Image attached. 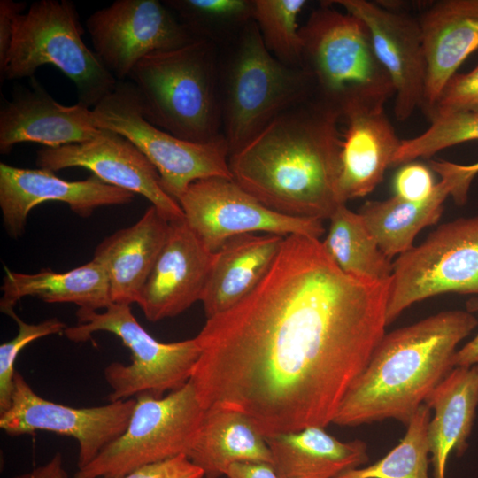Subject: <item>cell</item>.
Segmentation results:
<instances>
[{
  "instance_id": "15",
  "label": "cell",
  "mask_w": 478,
  "mask_h": 478,
  "mask_svg": "<svg viewBox=\"0 0 478 478\" xmlns=\"http://www.w3.org/2000/svg\"><path fill=\"white\" fill-rule=\"evenodd\" d=\"M36 165L51 172L86 168L107 184L144 197L168 221L184 218L179 203L162 188L153 165L130 141L112 131L102 129L83 143L42 148Z\"/></svg>"
},
{
  "instance_id": "25",
  "label": "cell",
  "mask_w": 478,
  "mask_h": 478,
  "mask_svg": "<svg viewBox=\"0 0 478 478\" xmlns=\"http://www.w3.org/2000/svg\"><path fill=\"white\" fill-rule=\"evenodd\" d=\"M433 412L428 424L433 478H446L450 455L468 447L478 408V367L455 366L428 397Z\"/></svg>"
},
{
  "instance_id": "42",
  "label": "cell",
  "mask_w": 478,
  "mask_h": 478,
  "mask_svg": "<svg viewBox=\"0 0 478 478\" xmlns=\"http://www.w3.org/2000/svg\"><path fill=\"white\" fill-rule=\"evenodd\" d=\"M201 478H207V477L204 476V477H201Z\"/></svg>"
},
{
  "instance_id": "20",
  "label": "cell",
  "mask_w": 478,
  "mask_h": 478,
  "mask_svg": "<svg viewBox=\"0 0 478 478\" xmlns=\"http://www.w3.org/2000/svg\"><path fill=\"white\" fill-rule=\"evenodd\" d=\"M31 86L32 89L17 93L0 111L2 154L19 143L57 148L89 141L101 133L92 109L80 103L71 106L58 103L35 80Z\"/></svg>"
},
{
  "instance_id": "14",
  "label": "cell",
  "mask_w": 478,
  "mask_h": 478,
  "mask_svg": "<svg viewBox=\"0 0 478 478\" xmlns=\"http://www.w3.org/2000/svg\"><path fill=\"white\" fill-rule=\"evenodd\" d=\"M95 54L116 78L129 77L144 57L182 47L197 38L157 0H116L86 20Z\"/></svg>"
},
{
  "instance_id": "8",
  "label": "cell",
  "mask_w": 478,
  "mask_h": 478,
  "mask_svg": "<svg viewBox=\"0 0 478 478\" xmlns=\"http://www.w3.org/2000/svg\"><path fill=\"white\" fill-rule=\"evenodd\" d=\"M125 431L73 478H120L141 467L188 456L204 418L189 380L166 396L138 395Z\"/></svg>"
},
{
  "instance_id": "30",
  "label": "cell",
  "mask_w": 478,
  "mask_h": 478,
  "mask_svg": "<svg viewBox=\"0 0 478 478\" xmlns=\"http://www.w3.org/2000/svg\"><path fill=\"white\" fill-rule=\"evenodd\" d=\"M430 418L431 411L428 405H420L407 423L405 436L383 458L335 478H430Z\"/></svg>"
},
{
  "instance_id": "3",
  "label": "cell",
  "mask_w": 478,
  "mask_h": 478,
  "mask_svg": "<svg viewBox=\"0 0 478 478\" xmlns=\"http://www.w3.org/2000/svg\"><path fill=\"white\" fill-rule=\"evenodd\" d=\"M477 325L472 312L448 310L385 333L333 423L356 427L396 420L406 426L452 370L459 345Z\"/></svg>"
},
{
  "instance_id": "11",
  "label": "cell",
  "mask_w": 478,
  "mask_h": 478,
  "mask_svg": "<svg viewBox=\"0 0 478 478\" xmlns=\"http://www.w3.org/2000/svg\"><path fill=\"white\" fill-rule=\"evenodd\" d=\"M312 86L301 68L279 61L251 24L230 73L225 112L229 154L259 133L284 110L309 98Z\"/></svg>"
},
{
  "instance_id": "32",
  "label": "cell",
  "mask_w": 478,
  "mask_h": 478,
  "mask_svg": "<svg viewBox=\"0 0 478 478\" xmlns=\"http://www.w3.org/2000/svg\"><path fill=\"white\" fill-rule=\"evenodd\" d=\"M420 135L401 139L392 166L429 158L449 147L478 140V112H457L438 117Z\"/></svg>"
},
{
  "instance_id": "28",
  "label": "cell",
  "mask_w": 478,
  "mask_h": 478,
  "mask_svg": "<svg viewBox=\"0 0 478 478\" xmlns=\"http://www.w3.org/2000/svg\"><path fill=\"white\" fill-rule=\"evenodd\" d=\"M5 272L0 300L4 313L26 297H35L50 304L72 303L92 311L104 310L112 304L106 272L93 258L62 273L44 269L35 274H22L6 267Z\"/></svg>"
},
{
  "instance_id": "2",
  "label": "cell",
  "mask_w": 478,
  "mask_h": 478,
  "mask_svg": "<svg viewBox=\"0 0 478 478\" xmlns=\"http://www.w3.org/2000/svg\"><path fill=\"white\" fill-rule=\"evenodd\" d=\"M340 118L315 97L284 110L229 154L233 180L278 213L329 220L345 204L338 195Z\"/></svg>"
},
{
  "instance_id": "6",
  "label": "cell",
  "mask_w": 478,
  "mask_h": 478,
  "mask_svg": "<svg viewBox=\"0 0 478 478\" xmlns=\"http://www.w3.org/2000/svg\"><path fill=\"white\" fill-rule=\"evenodd\" d=\"M84 29L73 3L40 0L14 20L13 35L1 76L32 77L45 64L58 67L75 84L79 103L96 106L118 81L82 39Z\"/></svg>"
},
{
  "instance_id": "18",
  "label": "cell",
  "mask_w": 478,
  "mask_h": 478,
  "mask_svg": "<svg viewBox=\"0 0 478 478\" xmlns=\"http://www.w3.org/2000/svg\"><path fill=\"white\" fill-rule=\"evenodd\" d=\"M213 258L184 218L169 221L165 243L137 302L146 319L173 318L201 301Z\"/></svg>"
},
{
  "instance_id": "36",
  "label": "cell",
  "mask_w": 478,
  "mask_h": 478,
  "mask_svg": "<svg viewBox=\"0 0 478 478\" xmlns=\"http://www.w3.org/2000/svg\"><path fill=\"white\" fill-rule=\"evenodd\" d=\"M436 184L429 167L408 162L402 165L395 176V196L408 201L422 200L431 194Z\"/></svg>"
},
{
  "instance_id": "21",
  "label": "cell",
  "mask_w": 478,
  "mask_h": 478,
  "mask_svg": "<svg viewBox=\"0 0 478 478\" xmlns=\"http://www.w3.org/2000/svg\"><path fill=\"white\" fill-rule=\"evenodd\" d=\"M427 62V114L449 80L478 49V0H441L418 19Z\"/></svg>"
},
{
  "instance_id": "1",
  "label": "cell",
  "mask_w": 478,
  "mask_h": 478,
  "mask_svg": "<svg viewBox=\"0 0 478 478\" xmlns=\"http://www.w3.org/2000/svg\"><path fill=\"white\" fill-rule=\"evenodd\" d=\"M389 280L348 275L319 238L285 236L257 288L197 335L203 407L242 412L266 437L333 423L386 333Z\"/></svg>"
},
{
  "instance_id": "4",
  "label": "cell",
  "mask_w": 478,
  "mask_h": 478,
  "mask_svg": "<svg viewBox=\"0 0 478 478\" xmlns=\"http://www.w3.org/2000/svg\"><path fill=\"white\" fill-rule=\"evenodd\" d=\"M300 35V67L310 78L315 98L341 117L384 107L394 96L392 81L360 19L324 4L311 13Z\"/></svg>"
},
{
  "instance_id": "41",
  "label": "cell",
  "mask_w": 478,
  "mask_h": 478,
  "mask_svg": "<svg viewBox=\"0 0 478 478\" xmlns=\"http://www.w3.org/2000/svg\"><path fill=\"white\" fill-rule=\"evenodd\" d=\"M12 478H68L63 456L60 452H57L45 464L37 466L28 472L17 474Z\"/></svg>"
},
{
  "instance_id": "35",
  "label": "cell",
  "mask_w": 478,
  "mask_h": 478,
  "mask_svg": "<svg viewBox=\"0 0 478 478\" xmlns=\"http://www.w3.org/2000/svg\"><path fill=\"white\" fill-rule=\"evenodd\" d=\"M457 112H478V65L468 73L453 75L426 115L431 121Z\"/></svg>"
},
{
  "instance_id": "39",
  "label": "cell",
  "mask_w": 478,
  "mask_h": 478,
  "mask_svg": "<svg viewBox=\"0 0 478 478\" xmlns=\"http://www.w3.org/2000/svg\"><path fill=\"white\" fill-rule=\"evenodd\" d=\"M466 311L469 312H478V297H473L467 300ZM453 366L478 367V333L466 343L459 347L453 357Z\"/></svg>"
},
{
  "instance_id": "33",
  "label": "cell",
  "mask_w": 478,
  "mask_h": 478,
  "mask_svg": "<svg viewBox=\"0 0 478 478\" xmlns=\"http://www.w3.org/2000/svg\"><path fill=\"white\" fill-rule=\"evenodd\" d=\"M18 325V333L12 340L0 345V414L4 412L11 402L13 388V376L16 372L14 363L20 351L33 341L64 333L67 326L57 318L45 320L39 323H27L22 320L14 309L4 312Z\"/></svg>"
},
{
  "instance_id": "22",
  "label": "cell",
  "mask_w": 478,
  "mask_h": 478,
  "mask_svg": "<svg viewBox=\"0 0 478 478\" xmlns=\"http://www.w3.org/2000/svg\"><path fill=\"white\" fill-rule=\"evenodd\" d=\"M169 221L150 205L134 225L104 238L93 259L104 268L112 302L137 304L165 243Z\"/></svg>"
},
{
  "instance_id": "10",
  "label": "cell",
  "mask_w": 478,
  "mask_h": 478,
  "mask_svg": "<svg viewBox=\"0 0 478 478\" xmlns=\"http://www.w3.org/2000/svg\"><path fill=\"white\" fill-rule=\"evenodd\" d=\"M445 293L478 297V215L440 225L393 262L387 326L415 303Z\"/></svg>"
},
{
  "instance_id": "24",
  "label": "cell",
  "mask_w": 478,
  "mask_h": 478,
  "mask_svg": "<svg viewBox=\"0 0 478 478\" xmlns=\"http://www.w3.org/2000/svg\"><path fill=\"white\" fill-rule=\"evenodd\" d=\"M284 237L240 235L214 252L201 297L206 319L232 308L257 288L272 267Z\"/></svg>"
},
{
  "instance_id": "37",
  "label": "cell",
  "mask_w": 478,
  "mask_h": 478,
  "mask_svg": "<svg viewBox=\"0 0 478 478\" xmlns=\"http://www.w3.org/2000/svg\"><path fill=\"white\" fill-rule=\"evenodd\" d=\"M204 472L186 455L141 467L120 478H201Z\"/></svg>"
},
{
  "instance_id": "12",
  "label": "cell",
  "mask_w": 478,
  "mask_h": 478,
  "mask_svg": "<svg viewBox=\"0 0 478 478\" xmlns=\"http://www.w3.org/2000/svg\"><path fill=\"white\" fill-rule=\"evenodd\" d=\"M178 203L186 223L211 252H216L228 239L244 234L305 235L320 239L325 232L323 220L278 213L233 179L196 181Z\"/></svg>"
},
{
  "instance_id": "7",
  "label": "cell",
  "mask_w": 478,
  "mask_h": 478,
  "mask_svg": "<svg viewBox=\"0 0 478 478\" xmlns=\"http://www.w3.org/2000/svg\"><path fill=\"white\" fill-rule=\"evenodd\" d=\"M77 324L67 327L64 334L71 341L90 340L96 332L118 336L131 351L129 365L112 362L104 370L112 391L109 402L135 398L148 393L163 397L187 383L201 355L195 336L174 343H162L151 336L135 318L130 305H110L103 312L79 308Z\"/></svg>"
},
{
  "instance_id": "31",
  "label": "cell",
  "mask_w": 478,
  "mask_h": 478,
  "mask_svg": "<svg viewBox=\"0 0 478 478\" xmlns=\"http://www.w3.org/2000/svg\"><path fill=\"white\" fill-rule=\"evenodd\" d=\"M305 0H255L251 17L266 49L281 63L301 66L302 39L298 15Z\"/></svg>"
},
{
  "instance_id": "13",
  "label": "cell",
  "mask_w": 478,
  "mask_h": 478,
  "mask_svg": "<svg viewBox=\"0 0 478 478\" xmlns=\"http://www.w3.org/2000/svg\"><path fill=\"white\" fill-rule=\"evenodd\" d=\"M135 398L75 408L42 397L16 371L8 409L0 414V428L9 436L47 431L73 437L78 443L77 466L89 464L126 429Z\"/></svg>"
},
{
  "instance_id": "16",
  "label": "cell",
  "mask_w": 478,
  "mask_h": 478,
  "mask_svg": "<svg viewBox=\"0 0 478 478\" xmlns=\"http://www.w3.org/2000/svg\"><path fill=\"white\" fill-rule=\"evenodd\" d=\"M368 27L376 56L395 90L394 114L405 121L422 106L427 62L419 19L366 0H335Z\"/></svg>"
},
{
  "instance_id": "23",
  "label": "cell",
  "mask_w": 478,
  "mask_h": 478,
  "mask_svg": "<svg viewBox=\"0 0 478 478\" xmlns=\"http://www.w3.org/2000/svg\"><path fill=\"white\" fill-rule=\"evenodd\" d=\"M344 118L347 129L342 138L338 195L346 204L378 186L392 166L401 139L384 107L357 111Z\"/></svg>"
},
{
  "instance_id": "29",
  "label": "cell",
  "mask_w": 478,
  "mask_h": 478,
  "mask_svg": "<svg viewBox=\"0 0 478 478\" xmlns=\"http://www.w3.org/2000/svg\"><path fill=\"white\" fill-rule=\"evenodd\" d=\"M322 245L344 274L370 281L390 279L393 262L381 250L358 212L340 205L329 219Z\"/></svg>"
},
{
  "instance_id": "19",
  "label": "cell",
  "mask_w": 478,
  "mask_h": 478,
  "mask_svg": "<svg viewBox=\"0 0 478 478\" xmlns=\"http://www.w3.org/2000/svg\"><path fill=\"white\" fill-rule=\"evenodd\" d=\"M430 166L441 180L428 197L408 201L394 195L386 200L367 201L358 212L390 259L412 248L416 235L440 219L449 196L457 204H465L471 181L477 174L468 165L444 160H432Z\"/></svg>"
},
{
  "instance_id": "27",
  "label": "cell",
  "mask_w": 478,
  "mask_h": 478,
  "mask_svg": "<svg viewBox=\"0 0 478 478\" xmlns=\"http://www.w3.org/2000/svg\"><path fill=\"white\" fill-rule=\"evenodd\" d=\"M188 458L207 478L225 475L236 463H269L266 436L245 413L224 408L205 410L197 441Z\"/></svg>"
},
{
  "instance_id": "34",
  "label": "cell",
  "mask_w": 478,
  "mask_h": 478,
  "mask_svg": "<svg viewBox=\"0 0 478 478\" xmlns=\"http://www.w3.org/2000/svg\"><path fill=\"white\" fill-rule=\"evenodd\" d=\"M166 4L180 13L189 31L202 20L246 19L252 13V1L246 0H178Z\"/></svg>"
},
{
  "instance_id": "38",
  "label": "cell",
  "mask_w": 478,
  "mask_h": 478,
  "mask_svg": "<svg viewBox=\"0 0 478 478\" xmlns=\"http://www.w3.org/2000/svg\"><path fill=\"white\" fill-rule=\"evenodd\" d=\"M25 7L26 3L0 1V73L4 68L12 44L15 18L23 12Z\"/></svg>"
},
{
  "instance_id": "9",
  "label": "cell",
  "mask_w": 478,
  "mask_h": 478,
  "mask_svg": "<svg viewBox=\"0 0 478 478\" xmlns=\"http://www.w3.org/2000/svg\"><path fill=\"white\" fill-rule=\"evenodd\" d=\"M92 111L100 129L124 136L143 152L158 171L164 190L177 202L196 181L233 179L225 137L195 143L156 127L144 118L132 82L118 81L114 89Z\"/></svg>"
},
{
  "instance_id": "26",
  "label": "cell",
  "mask_w": 478,
  "mask_h": 478,
  "mask_svg": "<svg viewBox=\"0 0 478 478\" xmlns=\"http://www.w3.org/2000/svg\"><path fill=\"white\" fill-rule=\"evenodd\" d=\"M266 440L271 465L279 478H335L369 459L365 442L340 441L321 427H308Z\"/></svg>"
},
{
  "instance_id": "5",
  "label": "cell",
  "mask_w": 478,
  "mask_h": 478,
  "mask_svg": "<svg viewBox=\"0 0 478 478\" xmlns=\"http://www.w3.org/2000/svg\"><path fill=\"white\" fill-rule=\"evenodd\" d=\"M128 78L151 124L195 143L219 137L214 62L206 40L197 37L182 47L150 54Z\"/></svg>"
},
{
  "instance_id": "17",
  "label": "cell",
  "mask_w": 478,
  "mask_h": 478,
  "mask_svg": "<svg viewBox=\"0 0 478 478\" xmlns=\"http://www.w3.org/2000/svg\"><path fill=\"white\" fill-rule=\"evenodd\" d=\"M134 198V193L107 184L94 175L70 181L49 170L0 164V208L4 226L12 238L23 234L28 213L44 202L65 203L85 218L96 208L127 204Z\"/></svg>"
},
{
  "instance_id": "40",
  "label": "cell",
  "mask_w": 478,
  "mask_h": 478,
  "mask_svg": "<svg viewBox=\"0 0 478 478\" xmlns=\"http://www.w3.org/2000/svg\"><path fill=\"white\" fill-rule=\"evenodd\" d=\"M227 478H279L269 463H236L225 473Z\"/></svg>"
}]
</instances>
